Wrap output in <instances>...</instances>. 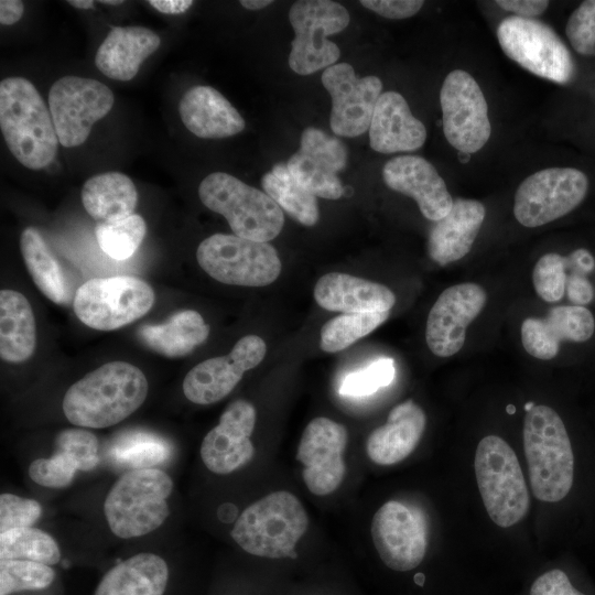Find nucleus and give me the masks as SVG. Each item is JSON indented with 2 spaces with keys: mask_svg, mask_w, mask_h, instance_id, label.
<instances>
[{
  "mask_svg": "<svg viewBox=\"0 0 595 595\" xmlns=\"http://www.w3.org/2000/svg\"><path fill=\"white\" fill-rule=\"evenodd\" d=\"M148 381L134 365L107 363L72 385L63 399L67 420L82 428L115 425L145 400Z\"/></svg>",
  "mask_w": 595,
  "mask_h": 595,
  "instance_id": "f257e3e1",
  "label": "nucleus"
},
{
  "mask_svg": "<svg viewBox=\"0 0 595 595\" xmlns=\"http://www.w3.org/2000/svg\"><path fill=\"white\" fill-rule=\"evenodd\" d=\"M0 129L13 156L30 170L47 166L58 138L50 110L34 85L19 76L0 83Z\"/></svg>",
  "mask_w": 595,
  "mask_h": 595,
  "instance_id": "f03ea898",
  "label": "nucleus"
},
{
  "mask_svg": "<svg viewBox=\"0 0 595 595\" xmlns=\"http://www.w3.org/2000/svg\"><path fill=\"white\" fill-rule=\"evenodd\" d=\"M523 448L534 497L547 502L562 500L572 488L574 455L556 411L544 404H534L527 411Z\"/></svg>",
  "mask_w": 595,
  "mask_h": 595,
  "instance_id": "7ed1b4c3",
  "label": "nucleus"
},
{
  "mask_svg": "<svg viewBox=\"0 0 595 595\" xmlns=\"http://www.w3.org/2000/svg\"><path fill=\"white\" fill-rule=\"evenodd\" d=\"M307 513L285 490L270 493L237 518L231 537L247 553L270 560L295 559V545L306 532Z\"/></svg>",
  "mask_w": 595,
  "mask_h": 595,
  "instance_id": "20e7f679",
  "label": "nucleus"
},
{
  "mask_svg": "<svg viewBox=\"0 0 595 595\" xmlns=\"http://www.w3.org/2000/svg\"><path fill=\"white\" fill-rule=\"evenodd\" d=\"M172 488L171 477L159 468L133 469L123 474L104 502L112 533L130 539L158 529L170 513L166 498Z\"/></svg>",
  "mask_w": 595,
  "mask_h": 595,
  "instance_id": "39448f33",
  "label": "nucleus"
},
{
  "mask_svg": "<svg viewBox=\"0 0 595 595\" xmlns=\"http://www.w3.org/2000/svg\"><path fill=\"white\" fill-rule=\"evenodd\" d=\"M198 196L208 209L227 219L238 237L268 242L284 225L282 209L267 193L228 173L208 174L198 186Z\"/></svg>",
  "mask_w": 595,
  "mask_h": 595,
  "instance_id": "423d86ee",
  "label": "nucleus"
},
{
  "mask_svg": "<svg viewBox=\"0 0 595 595\" xmlns=\"http://www.w3.org/2000/svg\"><path fill=\"white\" fill-rule=\"evenodd\" d=\"M475 475L490 519L501 528L519 522L528 512L530 499L516 453L497 435L483 437L476 448Z\"/></svg>",
  "mask_w": 595,
  "mask_h": 595,
  "instance_id": "0eeeda50",
  "label": "nucleus"
},
{
  "mask_svg": "<svg viewBox=\"0 0 595 595\" xmlns=\"http://www.w3.org/2000/svg\"><path fill=\"white\" fill-rule=\"evenodd\" d=\"M154 301V291L145 281L117 275L83 283L75 293L73 309L86 326L113 331L145 315Z\"/></svg>",
  "mask_w": 595,
  "mask_h": 595,
  "instance_id": "6e6552de",
  "label": "nucleus"
},
{
  "mask_svg": "<svg viewBox=\"0 0 595 595\" xmlns=\"http://www.w3.org/2000/svg\"><path fill=\"white\" fill-rule=\"evenodd\" d=\"M196 258L206 273L225 284L266 286L281 272L280 258L270 244L236 235L207 237L199 244Z\"/></svg>",
  "mask_w": 595,
  "mask_h": 595,
  "instance_id": "1a4fd4ad",
  "label": "nucleus"
},
{
  "mask_svg": "<svg viewBox=\"0 0 595 595\" xmlns=\"http://www.w3.org/2000/svg\"><path fill=\"white\" fill-rule=\"evenodd\" d=\"M289 20L294 30L289 66L310 75L336 63L340 50L327 39L342 32L350 21L347 9L331 0H300L292 4Z\"/></svg>",
  "mask_w": 595,
  "mask_h": 595,
  "instance_id": "9d476101",
  "label": "nucleus"
},
{
  "mask_svg": "<svg viewBox=\"0 0 595 595\" xmlns=\"http://www.w3.org/2000/svg\"><path fill=\"white\" fill-rule=\"evenodd\" d=\"M497 39L504 53L530 73L556 84L572 80L575 72L572 54L543 21L507 17L497 28Z\"/></svg>",
  "mask_w": 595,
  "mask_h": 595,
  "instance_id": "9b49d317",
  "label": "nucleus"
},
{
  "mask_svg": "<svg viewBox=\"0 0 595 595\" xmlns=\"http://www.w3.org/2000/svg\"><path fill=\"white\" fill-rule=\"evenodd\" d=\"M587 190V176L577 169L540 170L524 178L517 188L513 215L524 227L545 225L577 207Z\"/></svg>",
  "mask_w": 595,
  "mask_h": 595,
  "instance_id": "f8f14e48",
  "label": "nucleus"
},
{
  "mask_svg": "<svg viewBox=\"0 0 595 595\" xmlns=\"http://www.w3.org/2000/svg\"><path fill=\"white\" fill-rule=\"evenodd\" d=\"M113 101L112 91L96 79L68 75L56 80L48 93V107L60 144H83Z\"/></svg>",
  "mask_w": 595,
  "mask_h": 595,
  "instance_id": "ddd939ff",
  "label": "nucleus"
},
{
  "mask_svg": "<svg viewBox=\"0 0 595 595\" xmlns=\"http://www.w3.org/2000/svg\"><path fill=\"white\" fill-rule=\"evenodd\" d=\"M443 131L448 143L462 153H475L489 140L491 125L484 94L465 71L447 74L440 91Z\"/></svg>",
  "mask_w": 595,
  "mask_h": 595,
  "instance_id": "4468645a",
  "label": "nucleus"
},
{
  "mask_svg": "<svg viewBox=\"0 0 595 595\" xmlns=\"http://www.w3.org/2000/svg\"><path fill=\"white\" fill-rule=\"evenodd\" d=\"M371 538L382 563L394 572L413 571L426 553L424 519L415 509L400 501H387L376 511Z\"/></svg>",
  "mask_w": 595,
  "mask_h": 595,
  "instance_id": "2eb2a0df",
  "label": "nucleus"
},
{
  "mask_svg": "<svg viewBox=\"0 0 595 595\" xmlns=\"http://www.w3.org/2000/svg\"><path fill=\"white\" fill-rule=\"evenodd\" d=\"M322 84L332 98L329 125L336 136L354 138L369 130L382 94L379 77H357L351 65L340 63L325 68Z\"/></svg>",
  "mask_w": 595,
  "mask_h": 595,
  "instance_id": "dca6fc26",
  "label": "nucleus"
},
{
  "mask_svg": "<svg viewBox=\"0 0 595 595\" xmlns=\"http://www.w3.org/2000/svg\"><path fill=\"white\" fill-rule=\"evenodd\" d=\"M347 442V429L328 418H315L306 425L296 459L303 465V480L312 494L326 496L340 486L346 473L343 454Z\"/></svg>",
  "mask_w": 595,
  "mask_h": 595,
  "instance_id": "f3484780",
  "label": "nucleus"
},
{
  "mask_svg": "<svg viewBox=\"0 0 595 595\" xmlns=\"http://www.w3.org/2000/svg\"><path fill=\"white\" fill-rule=\"evenodd\" d=\"M267 351L257 335L240 338L226 356L206 359L193 367L183 380L185 397L196 404H212L225 398L244 374L258 366Z\"/></svg>",
  "mask_w": 595,
  "mask_h": 595,
  "instance_id": "a211bd4d",
  "label": "nucleus"
},
{
  "mask_svg": "<svg viewBox=\"0 0 595 595\" xmlns=\"http://www.w3.org/2000/svg\"><path fill=\"white\" fill-rule=\"evenodd\" d=\"M348 151L343 141L314 127L305 128L300 149L286 166L293 178L315 196L337 199L344 194L337 173L347 164Z\"/></svg>",
  "mask_w": 595,
  "mask_h": 595,
  "instance_id": "6ab92c4d",
  "label": "nucleus"
},
{
  "mask_svg": "<svg viewBox=\"0 0 595 595\" xmlns=\"http://www.w3.org/2000/svg\"><path fill=\"white\" fill-rule=\"evenodd\" d=\"M485 290L472 282L445 289L430 310L425 340L429 349L439 357H451L461 350L466 328L486 304Z\"/></svg>",
  "mask_w": 595,
  "mask_h": 595,
  "instance_id": "aec40b11",
  "label": "nucleus"
},
{
  "mask_svg": "<svg viewBox=\"0 0 595 595\" xmlns=\"http://www.w3.org/2000/svg\"><path fill=\"white\" fill-rule=\"evenodd\" d=\"M255 424L256 409L250 402H231L202 442L201 457L205 466L215 474L226 475L248 464L255 455L250 440Z\"/></svg>",
  "mask_w": 595,
  "mask_h": 595,
  "instance_id": "412c9836",
  "label": "nucleus"
},
{
  "mask_svg": "<svg viewBox=\"0 0 595 595\" xmlns=\"http://www.w3.org/2000/svg\"><path fill=\"white\" fill-rule=\"evenodd\" d=\"M382 177L391 190L412 197L422 215L437 221L448 214L453 198L436 169L419 155H398L382 169Z\"/></svg>",
  "mask_w": 595,
  "mask_h": 595,
  "instance_id": "4be33fe9",
  "label": "nucleus"
},
{
  "mask_svg": "<svg viewBox=\"0 0 595 595\" xmlns=\"http://www.w3.org/2000/svg\"><path fill=\"white\" fill-rule=\"evenodd\" d=\"M521 342L534 358H554L562 342L583 343L595 331L593 314L585 306L560 305L551 307L545 317H528L521 324Z\"/></svg>",
  "mask_w": 595,
  "mask_h": 595,
  "instance_id": "5701e85b",
  "label": "nucleus"
},
{
  "mask_svg": "<svg viewBox=\"0 0 595 595\" xmlns=\"http://www.w3.org/2000/svg\"><path fill=\"white\" fill-rule=\"evenodd\" d=\"M426 128L415 118L402 95L382 93L376 104L369 127V143L380 153L410 152L421 148Z\"/></svg>",
  "mask_w": 595,
  "mask_h": 595,
  "instance_id": "b1692460",
  "label": "nucleus"
},
{
  "mask_svg": "<svg viewBox=\"0 0 595 595\" xmlns=\"http://www.w3.org/2000/svg\"><path fill=\"white\" fill-rule=\"evenodd\" d=\"M425 424V413L413 400L396 405L387 422L369 434L366 442L368 457L378 465L403 461L420 443Z\"/></svg>",
  "mask_w": 595,
  "mask_h": 595,
  "instance_id": "393cba45",
  "label": "nucleus"
},
{
  "mask_svg": "<svg viewBox=\"0 0 595 595\" xmlns=\"http://www.w3.org/2000/svg\"><path fill=\"white\" fill-rule=\"evenodd\" d=\"M314 299L321 307L344 314L390 311L396 303L386 285L340 272L320 278Z\"/></svg>",
  "mask_w": 595,
  "mask_h": 595,
  "instance_id": "a878e982",
  "label": "nucleus"
},
{
  "mask_svg": "<svg viewBox=\"0 0 595 595\" xmlns=\"http://www.w3.org/2000/svg\"><path fill=\"white\" fill-rule=\"evenodd\" d=\"M181 120L196 137L221 139L245 129V120L217 89L198 85L188 89L178 104Z\"/></svg>",
  "mask_w": 595,
  "mask_h": 595,
  "instance_id": "bb28decb",
  "label": "nucleus"
},
{
  "mask_svg": "<svg viewBox=\"0 0 595 595\" xmlns=\"http://www.w3.org/2000/svg\"><path fill=\"white\" fill-rule=\"evenodd\" d=\"M486 216L485 206L475 199L456 198L448 214L435 221L429 234L430 258L446 266L465 257Z\"/></svg>",
  "mask_w": 595,
  "mask_h": 595,
  "instance_id": "cd10ccee",
  "label": "nucleus"
},
{
  "mask_svg": "<svg viewBox=\"0 0 595 595\" xmlns=\"http://www.w3.org/2000/svg\"><path fill=\"white\" fill-rule=\"evenodd\" d=\"M160 44V36L148 28L115 26L100 44L95 65L107 77L128 82Z\"/></svg>",
  "mask_w": 595,
  "mask_h": 595,
  "instance_id": "c85d7f7f",
  "label": "nucleus"
},
{
  "mask_svg": "<svg viewBox=\"0 0 595 595\" xmlns=\"http://www.w3.org/2000/svg\"><path fill=\"white\" fill-rule=\"evenodd\" d=\"M167 580L169 569L162 558L139 553L110 569L94 595H163Z\"/></svg>",
  "mask_w": 595,
  "mask_h": 595,
  "instance_id": "c756f323",
  "label": "nucleus"
},
{
  "mask_svg": "<svg viewBox=\"0 0 595 595\" xmlns=\"http://www.w3.org/2000/svg\"><path fill=\"white\" fill-rule=\"evenodd\" d=\"M208 335L209 326L193 310L178 311L162 324H145L138 329L139 339L148 348L169 358L191 354Z\"/></svg>",
  "mask_w": 595,
  "mask_h": 595,
  "instance_id": "7c9ffc66",
  "label": "nucleus"
},
{
  "mask_svg": "<svg viewBox=\"0 0 595 595\" xmlns=\"http://www.w3.org/2000/svg\"><path fill=\"white\" fill-rule=\"evenodd\" d=\"M36 347V326L31 304L14 290L0 292V357L8 363H23Z\"/></svg>",
  "mask_w": 595,
  "mask_h": 595,
  "instance_id": "2f4dec72",
  "label": "nucleus"
},
{
  "mask_svg": "<svg viewBox=\"0 0 595 595\" xmlns=\"http://www.w3.org/2000/svg\"><path fill=\"white\" fill-rule=\"evenodd\" d=\"M80 196L85 210L101 221L130 216L138 204L134 183L120 172H106L88 178Z\"/></svg>",
  "mask_w": 595,
  "mask_h": 595,
  "instance_id": "473e14b6",
  "label": "nucleus"
},
{
  "mask_svg": "<svg viewBox=\"0 0 595 595\" xmlns=\"http://www.w3.org/2000/svg\"><path fill=\"white\" fill-rule=\"evenodd\" d=\"M20 249L37 289L52 302L68 304L71 292L67 280L40 231L34 227L25 228L20 236Z\"/></svg>",
  "mask_w": 595,
  "mask_h": 595,
  "instance_id": "72a5a7b5",
  "label": "nucleus"
},
{
  "mask_svg": "<svg viewBox=\"0 0 595 595\" xmlns=\"http://www.w3.org/2000/svg\"><path fill=\"white\" fill-rule=\"evenodd\" d=\"M261 185L281 209L304 226H314L320 218L317 199L291 175L286 163L275 164L261 178Z\"/></svg>",
  "mask_w": 595,
  "mask_h": 595,
  "instance_id": "f704fd0d",
  "label": "nucleus"
},
{
  "mask_svg": "<svg viewBox=\"0 0 595 595\" xmlns=\"http://www.w3.org/2000/svg\"><path fill=\"white\" fill-rule=\"evenodd\" d=\"M171 454V445L166 441L147 432L121 435L116 439L108 452L113 464L130 470L152 468L170 458Z\"/></svg>",
  "mask_w": 595,
  "mask_h": 595,
  "instance_id": "c9c22d12",
  "label": "nucleus"
},
{
  "mask_svg": "<svg viewBox=\"0 0 595 595\" xmlns=\"http://www.w3.org/2000/svg\"><path fill=\"white\" fill-rule=\"evenodd\" d=\"M0 559L53 565L58 563L61 551L46 532L31 527L18 528L0 533Z\"/></svg>",
  "mask_w": 595,
  "mask_h": 595,
  "instance_id": "e433bc0d",
  "label": "nucleus"
},
{
  "mask_svg": "<svg viewBox=\"0 0 595 595\" xmlns=\"http://www.w3.org/2000/svg\"><path fill=\"white\" fill-rule=\"evenodd\" d=\"M389 314V311H385L335 316L321 329V348L331 354L340 351L375 331L387 321Z\"/></svg>",
  "mask_w": 595,
  "mask_h": 595,
  "instance_id": "4c0bfd02",
  "label": "nucleus"
},
{
  "mask_svg": "<svg viewBox=\"0 0 595 595\" xmlns=\"http://www.w3.org/2000/svg\"><path fill=\"white\" fill-rule=\"evenodd\" d=\"M147 234V224L139 214L98 223L95 228L100 249L115 260L130 258Z\"/></svg>",
  "mask_w": 595,
  "mask_h": 595,
  "instance_id": "58836bf2",
  "label": "nucleus"
},
{
  "mask_svg": "<svg viewBox=\"0 0 595 595\" xmlns=\"http://www.w3.org/2000/svg\"><path fill=\"white\" fill-rule=\"evenodd\" d=\"M55 572L50 565L26 560H1L0 595L48 587Z\"/></svg>",
  "mask_w": 595,
  "mask_h": 595,
  "instance_id": "ea45409f",
  "label": "nucleus"
},
{
  "mask_svg": "<svg viewBox=\"0 0 595 595\" xmlns=\"http://www.w3.org/2000/svg\"><path fill=\"white\" fill-rule=\"evenodd\" d=\"M396 376L394 360L381 357L367 367L348 374L342 381L339 393L345 397H365L389 386Z\"/></svg>",
  "mask_w": 595,
  "mask_h": 595,
  "instance_id": "a19ab883",
  "label": "nucleus"
},
{
  "mask_svg": "<svg viewBox=\"0 0 595 595\" xmlns=\"http://www.w3.org/2000/svg\"><path fill=\"white\" fill-rule=\"evenodd\" d=\"M566 257L555 252L543 255L532 272L537 294L547 302L560 301L565 292Z\"/></svg>",
  "mask_w": 595,
  "mask_h": 595,
  "instance_id": "79ce46f5",
  "label": "nucleus"
},
{
  "mask_svg": "<svg viewBox=\"0 0 595 595\" xmlns=\"http://www.w3.org/2000/svg\"><path fill=\"white\" fill-rule=\"evenodd\" d=\"M78 469L76 462L66 453L56 451L50 458H37L31 463L29 475L36 484L50 488L68 486Z\"/></svg>",
  "mask_w": 595,
  "mask_h": 595,
  "instance_id": "37998d69",
  "label": "nucleus"
},
{
  "mask_svg": "<svg viewBox=\"0 0 595 595\" xmlns=\"http://www.w3.org/2000/svg\"><path fill=\"white\" fill-rule=\"evenodd\" d=\"M55 444L56 451L69 455L76 462L79 470H90L99 462L98 440L87 430H63L57 434Z\"/></svg>",
  "mask_w": 595,
  "mask_h": 595,
  "instance_id": "c03bdc74",
  "label": "nucleus"
},
{
  "mask_svg": "<svg viewBox=\"0 0 595 595\" xmlns=\"http://www.w3.org/2000/svg\"><path fill=\"white\" fill-rule=\"evenodd\" d=\"M565 34L578 54L595 56V0L583 1L571 13Z\"/></svg>",
  "mask_w": 595,
  "mask_h": 595,
  "instance_id": "a18cd8bd",
  "label": "nucleus"
},
{
  "mask_svg": "<svg viewBox=\"0 0 595 595\" xmlns=\"http://www.w3.org/2000/svg\"><path fill=\"white\" fill-rule=\"evenodd\" d=\"M42 513L41 505L29 498L13 494L0 496V533L6 531L31 527Z\"/></svg>",
  "mask_w": 595,
  "mask_h": 595,
  "instance_id": "49530a36",
  "label": "nucleus"
},
{
  "mask_svg": "<svg viewBox=\"0 0 595 595\" xmlns=\"http://www.w3.org/2000/svg\"><path fill=\"white\" fill-rule=\"evenodd\" d=\"M530 595H584L570 582L567 575L559 569L541 574L532 584Z\"/></svg>",
  "mask_w": 595,
  "mask_h": 595,
  "instance_id": "de8ad7c7",
  "label": "nucleus"
},
{
  "mask_svg": "<svg viewBox=\"0 0 595 595\" xmlns=\"http://www.w3.org/2000/svg\"><path fill=\"white\" fill-rule=\"evenodd\" d=\"M360 4L388 19H407L423 7L420 0H361Z\"/></svg>",
  "mask_w": 595,
  "mask_h": 595,
  "instance_id": "09e8293b",
  "label": "nucleus"
},
{
  "mask_svg": "<svg viewBox=\"0 0 595 595\" xmlns=\"http://www.w3.org/2000/svg\"><path fill=\"white\" fill-rule=\"evenodd\" d=\"M565 290L569 300L576 306H584L594 298L593 285L585 275L569 273Z\"/></svg>",
  "mask_w": 595,
  "mask_h": 595,
  "instance_id": "8fccbe9b",
  "label": "nucleus"
},
{
  "mask_svg": "<svg viewBox=\"0 0 595 595\" xmlns=\"http://www.w3.org/2000/svg\"><path fill=\"white\" fill-rule=\"evenodd\" d=\"M496 3L504 10L527 19L540 15L549 7V1L544 0H498Z\"/></svg>",
  "mask_w": 595,
  "mask_h": 595,
  "instance_id": "3c124183",
  "label": "nucleus"
},
{
  "mask_svg": "<svg viewBox=\"0 0 595 595\" xmlns=\"http://www.w3.org/2000/svg\"><path fill=\"white\" fill-rule=\"evenodd\" d=\"M595 268V259L586 249H576L566 256V271L570 273L585 275Z\"/></svg>",
  "mask_w": 595,
  "mask_h": 595,
  "instance_id": "603ef678",
  "label": "nucleus"
},
{
  "mask_svg": "<svg viewBox=\"0 0 595 595\" xmlns=\"http://www.w3.org/2000/svg\"><path fill=\"white\" fill-rule=\"evenodd\" d=\"M24 6L19 0L0 1V23L11 25L17 23L23 15Z\"/></svg>",
  "mask_w": 595,
  "mask_h": 595,
  "instance_id": "864d4df0",
  "label": "nucleus"
},
{
  "mask_svg": "<svg viewBox=\"0 0 595 595\" xmlns=\"http://www.w3.org/2000/svg\"><path fill=\"white\" fill-rule=\"evenodd\" d=\"M148 3L165 14H181L194 3L192 0H150Z\"/></svg>",
  "mask_w": 595,
  "mask_h": 595,
  "instance_id": "5fc2aeb1",
  "label": "nucleus"
},
{
  "mask_svg": "<svg viewBox=\"0 0 595 595\" xmlns=\"http://www.w3.org/2000/svg\"><path fill=\"white\" fill-rule=\"evenodd\" d=\"M271 3L272 1L270 0H241L240 1V4L248 10H260L268 7Z\"/></svg>",
  "mask_w": 595,
  "mask_h": 595,
  "instance_id": "6e6d98bb",
  "label": "nucleus"
},
{
  "mask_svg": "<svg viewBox=\"0 0 595 595\" xmlns=\"http://www.w3.org/2000/svg\"><path fill=\"white\" fill-rule=\"evenodd\" d=\"M67 3L82 10L91 9L94 7V1L91 0H68Z\"/></svg>",
  "mask_w": 595,
  "mask_h": 595,
  "instance_id": "4d7b16f0",
  "label": "nucleus"
},
{
  "mask_svg": "<svg viewBox=\"0 0 595 595\" xmlns=\"http://www.w3.org/2000/svg\"><path fill=\"white\" fill-rule=\"evenodd\" d=\"M99 2L105 3V4L119 6L123 1H121V0H99Z\"/></svg>",
  "mask_w": 595,
  "mask_h": 595,
  "instance_id": "13d9d810",
  "label": "nucleus"
},
{
  "mask_svg": "<svg viewBox=\"0 0 595 595\" xmlns=\"http://www.w3.org/2000/svg\"><path fill=\"white\" fill-rule=\"evenodd\" d=\"M458 159H459V161H461L462 163H466V162L469 161L470 154L459 152Z\"/></svg>",
  "mask_w": 595,
  "mask_h": 595,
  "instance_id": "bf43d9fd",
  "label": "nucleus"
},
{
  "mask_svg": "<svg viewBox=\"0 0 595 595\" xmlns=\"http://www.w3.org/2000/svg\"><path fill=\"white\" fill-rule=\"evenodd\" d=\"M533 405H534L533 402L526 403V405H524L526 411H529Z\"/></svg>",
  "mask_w": 595,
  "mask_h": 595,
  "instance_id": "052dcab7",
  "label": "nucleus"
},
{
  "mask_svg": "<svg viewBox=\"0 0 595 595\" xmlns=\"http://www.w3.org/2000/svg\"><path fill=\"white\" fill-rule=\"evenodd\" d=\"M304 595H328V594H324V593H310V594H304Z\"/></svg>",
  "mask_w": 595,
  "mask_h": 595,
  "instance_id": "680f3d73",
  "label": "nucleus"
}]
</instances>
